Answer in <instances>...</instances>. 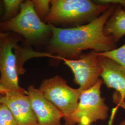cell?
Segmentation results:
<instances>
[{"label":"cell","mask_w":125,"mask_h":125,"mask_svg":"<svg viewBox=\"0 0 125 125\" xmlns=\"http://www.w3.org/2000/svg\"><path fill=\"white\" fill-rule=\"evenodd\" d=\"M118 125H125V119L122 121Z\"/></svg>","instance_id":"20"},{"label":"cell","mask_w":125,"mask_h":125,"mask_svg":"<svg viewBox=\"0 0 125 125\" xmlns=\"http://www.w3.org/2000/svg\"><path fill=\"white\" fill-rule=\"evenodd\" d=\"M39 89L45 97L62 113L65 121L76 110L82 93L79 88H72L59 76L43 80Z\"/></svg>","instance_id":"5"},{"label":"cell","mask_w":125,"mask_h":125,"mask_svg":"<svg viewBox=\"0 0 125 125\" xmlns=\"http://www.w3.org/2000/svg\"><path fill=\"white\" fill-rule=\"evenodd\" d=\"M103 82L100 79L94 86L82 92L76 110L64 125H91L107 119L109 109L101 96Z\"/></svg>","instance_id":"4"},{"label":"cell","mask_w":125,"mask_h":125,"mask_svg":"<svg viewBox=\"0 0 125 125\" xmlns=\"http://www.w3.org/2000/svg\"></svg>","instance_id":"21"},{"label":"cell","mask_w":125,"mask_h":125,"mask_svg":"<svg viewBox=\"0 0 125 125\" xmlns=\"http://www.w3.org/2000/svg\"><path fill=\"white\" fill-rule=\"evenodd\" d=\"M10 34L9 32L0 31V44Z\"/></svg>","instance_id":"17"},{"label":"cell","mask_w":125,"mask_h":125,"mask_svg":"<svg viewBox=\"0 0 125 125\" xmlns=\"http://www.w3.org/2000/svg\"><path fill=\"white\" fill-rule=\"evenodd\" d=\"M98 54L103 81L107 88L115 89L125 101V69L116 61Z\"/></svg>","instance_id":"10"},{"label":"cell","mask_w":125,"mask_h":125,"mask_svg":"<svg viewBox=\"0 0 125 125\" xmlns=\"http://www.w3.org/2000/svg\"><path fill=\"white\" fill-rule=\"evenodd\" d=\"M0 29L21 35L31 43L40 41L52 35L50 25L45 24L38 16L30 0L23 2L15 17L8 21H0Z\"/></svg>","instance_id":"3"},{"label":"cell","mask_w":125,"mask_h":125,"mask_svg":"<svg viewBox=\"0 0 125 125\" xmlns=\"http://www.w3.org/2000/svg\"><path fill=\"white\" fill-rule=\"evenodd\" d=\"M0 125H18L9 108L0 103Z\"/></svg>","instance_id":"15"},{"label":"cell","mask_w":125,"mask_h":125,"mask_svg":"<svg viewBox=\"0 0 125 125\" xmlns=\"http://www.w3.org/2000/svg\"><path fill=\"white\" fill-rule=\"evenodd\" d=\"M110 5L97 4L89 0H52L49 13L44 21L52 25L91 21Z\"/></svg>","instance_id":"2"},{"label":"cell","mask_w":125,"mask_h":125,"mask_svg":"<svg viewBox=\"0 0 125 125\" xmlns=\"http://www.w3.org/2000/svg\"><path fill=\"white\" fill-rule=\"evenodd\" d=\"M21 0H4V14L1 21H8L18 14L23 3Z\"/></svg>","instance_id":"12"},{"label":"cell","mask_w":125,"mask_h":125,"mask_svg":"<svg viewBox=\"0 0 125 125\" xmlns=\"http://www.w3.org/2000/svg\"><path fill=\"white\" fill-rule=\"evenodd\" d=\"M0 103L9 108L18 125H39L28 94L9 92L0 95Z\"/></svg>","instance_id":"9"},{"label":"cell","mask_w":125,"mask_h":125,"mask_svg":"<svg viewBox=\"0 0 125 125\" xmlns=\"http://www.w3.org/2000/svg\"></svg>","instance_id":"22"},{"label":"cell","mask_w":125,"mask_h":125,"mask_svg":"<svg viewBox=\"0 0 125 125\" xmlns=\"http://www.w3.org/2000/svg\"><path fill=\"white\" fill-rule=\"evenodd\" d=\"M3 1L2 2L0 0V16L2 14V9H3Z\"/></svg>","instance_id":"19"},{"label":"cell","mask_w":125,"mask_h":125,"mask_svg":"<svg viewBox=\"0 0 125 125\" xmlns=\"http://www.w3.org/2000/svg\"><path fill=\"white\" fill-rule=\"evenodd\" d=\"M27 92L39 125H63L61 120L64 115L45 97L40 89L31 85Z\"/></svg>","instance_id":"8"},{"label":"cell","mask_w":125,"mask_h":125,"mask_svg":"<svg viewBox=\"0 0 125 125\" xmlns=\"http://www.w3.org/2000/svg\"><path fill=\"white\" fill-rule=\"evenodd\" d=\"M118 6L116 5L113 13L104 28L105 34L112 37L116 43L125 35V10Z\"/></svg>","instance_id":"11"},{"label":"cell","mask_w":125,"mask_h":125,"mask_svg":"<svg viewBox=\"0 0 125 125\" xmlns=\"http://www.w3.org/2000/svg\"><path fill=\"white\" fill-rule=\"evenodd\" d=\"M98 53L116 61L125 70V44L119 48Z\"/></svg>","instance_id":"13"},{"label":"cell","mask_w":125,"mask_h":125,"mask_svg":"<svg viewBox=\"0 0 125 125\" xmlns=\"http://www.w3.org/2000/svg\"><path fill=\"white\" fill-rule=\"evenodd\" d=\"M64 63L70 67L74 75V82L79 86L81 92L94 86L102 72L97 52H91L82 54L75 59L62 58Z\"/></svg>","instance_id":"7"},{"label":"cell","mask_w":125,"mask_h":125,"mask_svg":"<svg viewBox=\"0 0 125 125\" xmlns=\"http://www.w3.org/2000/svg\"><path fill=\"white\" fill-rule=\"evenodd\" d=\"M32 1L37 14L42 21H44L50 11L51 0H32Z\"/></svg>","instance_id":"14"},{"label":"cell","mask_w":125,"mask_h":125,"mask_svg":"<svg viewBox=\"0 0 125 125\" xmlns=\"http://www.w3.org/2000/svg\"><path fill=\"white\" fill-rule=\"evenodd\" d=\"M19 41L18 36L10 33L0 44V83L9 92L28 94L19 85L17 59L13 52Z\"/></svg>","instance_id":"6"},{"label":"cell","mask_w":125,"mask_h":125,"mask_svg":"<svg viewBox=\"0 0 125 125\" xmlns=\"http://www.w3.org/2000/svg\"><path fill=\"white\" fill-rule=\"evenodd\" d=\"M115 7L116 5L111 4L105 12L84 25L63 28L49 24L52 36L47 52L57 54L61 60L75 59L79 58L83 51L87 50L101 53L116 49V42L104 31L105 25Z\"/></svg>","instance_id":"1"},{"label":"cell","mask_w":125,"mask_h":125,"mask_svg":"<svg viewBox=\"0 0 125 125\" xmlns=\"http://www.w3.org/2000/svg\"><path fill=\"white\" fill-rule=\"evenodd\" d=\"M112 98L113 102L116 104V106L122 107L125 110V101L122 98L120 94L115 91L113 93Z\"/></svg>","instance_id":"16"},{"label":"cell","mask_w":125,"mask_h":125,"mask_svg":"<svg viewBox=\"0 0 125 125\" xmlns=\"http://www.w3.org/2000/svg\"><path fill=\"white\" fill-rule=\"evenodd\" d=\"M9 92L8 90L4 88L0 83V94L1 95H4L6 94H8Z\"/></svg>","instance_id":"18"}]
</instances>
